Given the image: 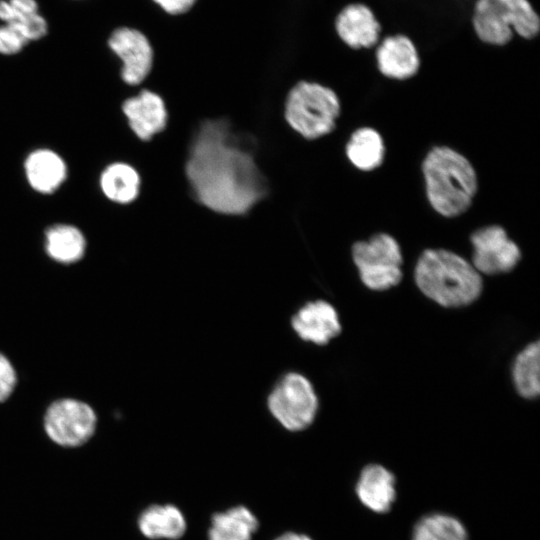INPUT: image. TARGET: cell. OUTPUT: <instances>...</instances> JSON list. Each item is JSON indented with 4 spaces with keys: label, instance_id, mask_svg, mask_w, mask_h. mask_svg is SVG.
<instances>
[{
    "label": "cell",
    "instance_id": "obj_26",
    "mask_svg": "<svg viewBox=\"0 0 540 540\" xmlns=\"http://www.w3.org/2000/svg\"><path fill=\"white\" fill-rule=\"evenodd\" d=\"M16 385V373L10 361L0 353V402L12 394Z\"/></svg>",
    "mask_w": 540,
    "mask_h": 540
},
{
    "label": "cell",
    "instance_id": "obj_18",
    "mask_svg": "<svg viewBox=\"0 0 540 540\" xmlns=\"http://www.w3.org/2000/svg\"><path fill=\"white\" fill-rule=\"evenodd\" d=\"M346 155L357 169L365 172L380 167L385 157V145L381 134L371 127L355 130L346 145Z\"/></svg>",
    "mask_w": 540,
    "mask_h": 540
},
{
    "label": "cell",
    "instance_id": "obj_8",
    "mask_svg": "<svg viewBox=\"0 0 540 540\" xmlns=\"http://www.w3.org/2000/svg\"><path fill=\"white\" fill-rule=\"evenodd\" d=\"M97 418L93 409L75 399H60L46 411L44 427L55 443L76 447L86 443L94 434Z\"/></svg>",
    "mask_w": 540,
    "mask_h": 540
},
{
    "label": "cell",
    "instance_id": "obj_25",
    "mask_svg": "<svg viewBox=\"0 0 540 540\" xmlns=\"http://www.w3.org/2000/svg\"><path fill=\"white\" fill-rule=\"evenodd\" d=\"M29 41L14 25L5 23L0 26V53L12 55L18 53Z\"/></svg>",
    "mask_w": 540,
    "mask_h": 540
},
{
    "label": "cell",
    "instance_id": "obj_15",
    "mask_svg": "<svg viewBox=\"0 0 540 540\" xmlns=\"http://www.w3.org/2000/svg\"><path fill=\"white\" fill-rule=\"evenodd\" d=\"M395 477L385 467L371 464L363 468L356 483L361 503L376 513H386L396 498Z\"/></svg>",
    "mask_w": 540,
    "mask_h": 540
},
{
    "label": "cell",
    "instance_id": "obj_6",
    "mask_svg": "<svg viewBox=\"0 0 540 540\" xmlns=\"http://www.w3.org/2000/svg\"><path fill=\"white\" fill-rule=\"evenodd\" d=\"M352 259L363 284L374 291L398 285L402 279L403 257L399 243L388 233H377L352 246Z\"/></svg>",
    "mask_w": 540,
    "mask_h": 540
},
{
    "label": "cell",
    "instance_id": "obj_28",
    "mask_svg": "<svg viewBox=\"0 0 540 540\" xmlns=\"http://www.w3.org/2000/svg\"><path fill=\"white\" fill-rule=\"evenodd\" d=\"M275 540H312L309 536L305 534H299L295 532L284 533Z\"/></svg>",
    "mask_w": 540,
    "mask_h": 540
},
{
    "label": "cell",
    "instance_id": "obj_13",
    "mask_svg": "<svg viewBox=\"0 0 540 540\" xmlns=\"http://www.w3.org/2000/svg\"><path fill=\"white\" fill-rule=\"evenodd\" d=\"M335 27L341 40L353 49L376 45L381 31L372 10L361 3L344 7L336 18Z\"/></svg>",
    "mask_w": 540,
    "mask_h": 540
},
{
    "label": "cell",
    "instance_id": "obj_17",
    "mask_svg": "<svg viewBox=\"0 0 540 540\" xmlns=\"http://www.w3.org/2000/svg\"><path fill=\"white\" fill-rule=\"evenodd\" d=\"M140 532L149 539H179L186 531V520L176 506L152 505L145 509L138 520Z\"/></svg>",
    "mask_w": 540,
    "mask_h": 540
},
{
    "label": "cell",
    "instance_id": "obj_22",
    "mask_svg": "<svg viewBox=\"0 0 540 540\" xmlns=\"http://www.w3.org/2000/svg\"><path fill=\"white\" fill-rule=\"evenodd\" d=\"M540 346L539 341L527 345L513 364V381L518 393L526 399L538 397L540 392Z\"/></svg>",
    "mask_w": 540,
    "mask_h": 540
},
{
    "label": "cell",
    "instance_id": "obj_24",
    "mask_svg": "<svg viewBox=\"0 0 540 540\" xmlns=\"http://www.w3.org/2000/svg\"><path fill=\"white\" fill-rule=\"evenodd\" d=\"M37 13L36 0H0V19L5 23L22 22Z\"/></svg>",
    "mask_w": 540,
    "mask_h": 540
},
{
    "label": "cell",
    "instance_id": "obj_23",
    "mask_svg": "<svg viewBox=\"0 0 540 540\" xmlns=\"http://www.w3.org/2000/svg\"><path fill=\"white\" fill-rule=\"evenodd\" d=\"M412 540H468L464 525L455 517L434 513L419 520Z\"/></svg>",
    "mask_w": 540,
    "mask_h": 540
},
{
    "label": "cell",
    "instance_id": "obj_4",
    "mask_svg": "<svg viewBox=\"0 0 540 540\" xmlns=\"http://www.w3.org/2000/svg\"><path fill=\"white\" fill-rule=\"evenodd\" d=\"M340 112L341 104L336 92L310 81L295 84L288 92L284 106L287 124L309 140L331 133Z\"/></svg>",
    "mask_w": 540,
    "mask_h": 540
},
{
    "label": "cell",
    "instance_id": "obj_21",
    "mask_svg": "<svg viewBox=\"0 0 540 540\" xmlns=\"http://www.w3.org/2000/svg\"><path fill=\"white\" fill-rule=\"evenodd\" d=\"M85 247L84 235L75 226L58 224L46 231V251L57 262L69 264L80 260Z\"/></svg>",
    "mask_w": 540,
    "mask_h": 540
},
{
    "label": "cell",
    "instance_id": "obj_9",
    "mask_svg": "<svg viewBox=\"0 0 540 540\" xmlns=\"http://www.w3.org/2000/svg\"><path fill=\"white\" fill-rule=\"evenodd\" d=\"M470 241L473 246L471 264L480 274L509 272L521 259L518 245L500 225H489L474 231Z\"/></svg>",
    "mask_w": 540,
    "mask_h": 540
},
{
    "label": "cell",
    "instance_id": "obj_12",
    "mask_svg": "<svg viewBox=\"0 0 540 540\" xmlns=\"http://www.w3.org/2000/svg\"><path fill=\"white\" fill-rule=\"evenodd\" d=\"M292 326L300 338L318 345L327 344L341 332L335 308L324 300L304 305L293 316Z\"/></svg>",
    "mask_w": 540,
    "mask_h": 540
},
{
    "label": "cell",
    "instance_id": "obj_27",
    "mask_svg": "<svg viewBox=\"0 0 540 540\" xmlns=\"http://www.w3.org/2000/svg\"><path fill=\"white\" fill-rule=\"evenodd\" d=\"M162 9L170 14L186 12L195 0H154Z\"/></svg>",
    "mask_w": 540,
    "mask_h": 540
},
{
    "label": "cell",
    "instance_id": "obj_19",
    "mask_svg": "<svg viewBox=\"0 0 540 540\" xmlns=\"http://www.w3.org/2000/svg\"><path fill=\"white\" fill-rule=\"evenodd\" d=\"M259 522L245 506H236L212 516L209 540H252Z\"/></svg>",
    "mask_w": 540,
    "mask_h": 540
},
{
    "label": "cell",
    "instance_id": "obj_7",
    "mask_svg": "<svg viewBox=\"0 0 540 540\" xmlns=\"http://www.w3.org/2000/svg\"><path fill=\"white\" fill-rule=\"evenodd\" d=\"M275 419L287 430L300 431L314 420L318 400L310 381L298 373L285 375L268 398Z\"/></svg>",
    "mask_w": 540,
    "mask_h": 540
},
{
    "label": "cell",
    "instance_id": "obj_11",
    "mask_svg": "<svg viewBox=\"0 0 540 540\" xmlns=\"http://www.w3.org/2000/svg\"><path fill=\"white\" fill-rule=\"evenodd\" d=\"M122 111L132 132L143 141L165 130L168 111L164 99L156 92L142 90L123 102Z\"/></svg>",
    "mask_w": 540,
    "mask_h": 540
},
{
    "label": "cell",
    "instance_id": "obj_16",
    "mask_svg": "<svg viewBox=\"0 0 540 540\" xmlns=\"http://www.w3.org/2000/svg\"><path fill=\"white\" fill-rule=\"evenodd\" d=\"M24 168L30 186L43 194L54 192L67 176L65 162L57 153L49 149H38L30 153L26 158Z\"/></svg>",
    "mask_w": 540,
    "mask_h": 540
},
{
    "label": "cell",
    "instance_id": "obj_5",
    "mask_svg": "<svg viewBox=\"0 0 540 540\" xmlns=\"http://www.w3.org/2000/svg\"><path fill=\"white\" fill-rule=\"evenodd\" d=\"M472 24L478 38L492 45L507 44L513 30L532 39L540 29L539 17L528 0H476Z\"/></svg>",
    "mask_w": 540,
    "mask_h": 540
},
{
    "label": "cell",
    "instance_id": "obj_10",
    "mask_svg": "<svg viewBox=\"0 0 540 540\" xmlns=\"http://www.w3.org/2000/svg\"><path fill=\"white\" fill-rule=\"evenodd\" d=\"M108 43L122 61L123 81L129 85L140 84L153 64V49L146 36L136 29L122 27L111 34Z\"/></svg>",
    "mask_w": 540,
    "mask_h": 540
},
{
    "label": "cell",
    "instance_id": "obj_2",
    "mask_svg": "<svg viewBox=\"0 0 540 540\" xmlns=\"http://www.w3.org/2000/svg\"><path fill=\"white\" fill-rule=\"evenodd\" d=\"M427 199L444 217H456L471 206L478 189L476 171L461 153L448 146L433 147L422 162Z\"/></svg>",
    "mask_w": 540,
    "mask_h": 540
},
{
    "label": "cell",
    "instance_id": "obj_14",
    "mask_svg": "<svg viewBox=\"0 0 540 540\" xmlns=\"http://www.w3.org/2000/svg\"><path fill=\"white\" fill-rule=\"evenodd\" d=\"M379 71L386 77L406 80L419 70L420 57L410 38L398 34L382 40L376 50Z\"/></svg>",
    "mask_w": 540,
    "mask_h": 540
},
{
    "label": "cell",
    "instance_id": "obj_1",
    "mask_svg": "<svg viewBox=\"0 0 540 540\" xmlns=\"http://www.w3.org/2000/svg\"><path fill=\"white\" fill-rule=\"evenodd\" d=\"M185 174L198 202L224 215L247 213L267 193V181L254 156L236 142L223 120L200 125Z\"/></svg>",
    "mask_w": 540,
    "mask_h": 540
},
{
    "label": "cell",
    "instance_id": "obj_20",
    "mask_svg": "<svg viewBox=\"0 0 540 540\" xmlns=\"http://www.w3.org/2000/svg\"><path fill=\"white\" fill-rule=\"evenodd\" d=\"M100 186L109 200L119 204H128L138 197L141 178L133 166L124 162H116L103 170Z\"/></svg>",
    "mask_w": 540,
    "mask_h": 540
},
{
    "label": "cell",
    "instance_id": "obj_3",
    "mask_svg": "<svg viewBox=\"0 0 540 540\" xmlns=\"http://www.w3.org/2000/svg\"><path fill=\"white\" fill-rule=\"evenodd\" d=\"M417 287L443 307H462L481 294V274L460 255L446 249H427L414 270Z\"/></svg>",
    "mask_w": 540,
    "mask_h": 540
}]
</instances>
